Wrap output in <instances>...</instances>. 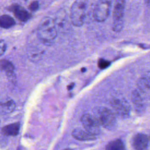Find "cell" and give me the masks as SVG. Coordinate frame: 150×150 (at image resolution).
I'll return each mask as SVG.
<instances>
[{"instance_id":"obj_1","label":"cell","mask_w":150,"mask_h":150,"mask_svg":"<svg viewBox=\"0 0 150 150\" xmlns=\"http://www.w3.org/2000/svg\"><path fill=\"white\" fill-rule=\"evenodd\" d=\"M39 39L45 44H51L57 36V26L55 20L51 17H44L37 28Z\"/></svg>"},{"instance_id":"obj_2","label":"cell","mask_w":150,"mask_h":150,"mask_svg":"<svg viewBox=\"0 0 150 150\" xmlns=\"http://www.w3.org/2000/svg\"><path fill=\"white\" fill-rule=\"evenodd\" d=\"M88 0H75L70 9V18L71 23L77 27L83 25L86 18Z\"/></svg>"},{"instance_id":"obj_3","label":"cell","mask_w":150,"mask_h":150,"mask_svg":"<svg viewBox=\"0 0 150 150\" xmlns=\"http://www.w3.org/2000/svg\"><path fill=\"white\" fill-rule=\"evenodd\" d=\"M94 114L100 125L104 128L111 129L115 127L116 117L111 110L105 107H98L95 108Z\"/></svg>"},{"instance_id":"obj_4","label":"cell","mask_w":150,"mask_h":150,"mask_svg":"<svg viewBox=\"0 0 150 150\" xmlns=\"http://www.w3.org/2000/svg\"><path fill=\"white\" fill-rule=\"evenodd\" d=\"M126 0H115L112 11V30L120 32L124 26V15Z\"/></svg>"},{"instance_id":"obj_5","label":"cell","mask_w":150,"mask_h":150,"mask_svg":"<svg viewBox=\"0 0 150 150\" xmlns=\"http://www.w3.org/2000/svg\"><path fill=\"white\" fill-rule=\"evenodd\" d=\"M112 0H99L94 8V18L98 22L105 21L109 16Z\"/></svg>"},{"instance_id":"obj_6","label":"cell","mask_w":150,"mask_h":150,"mask_svg":"<svg viewBox=\"0 0 150 150\" xmlns=\"http://www.w3.org/2000/svg\"><path fill=\"white\" fill-rule=\"evenodd\" d=\"M81 122L83 128L89 132L97 135L100 131V124L94 115L85 114L81 118Z\"/></svg>"},{"instance_id":"obj_7","label":"cell","mask_w":150,"mask_h":150,"mask_svg":"<svg viewBox=\"0 0 150 150\" xmlns=\"http://www.w3.org/2000/svg\"><path fill=\"white\" fill-rule=\"evenodd\" d=\"M111 106L115 112L118 115L126 117L130 112V106L126 100L123 98H116L111 101Z\"/></svg>"},{"instance_id":"obj_8","label":"cell","mask_w":150,"mask_h":150,"mask_svg":"<svg viewBox=\"0 0 150 150\" xmlns=\"http://www.w3.org/2000/svg\"><path fill=\"white\" fill-rule=\"evenodd\" d=\"M149 142V138L144 134H136L132 138V146L135 150H145Z\"/></svg>"},{"instance_id":"obj_9","label":"cell","mask_w":150,"mask_h":150,"mask_svg":"<svg viewBox=\"0 0 150 150\" xmlns=\"http://www.w3.org/2000/svg\"><path fill=\"white\" fill-rule=\"evenodd\" d=\"M16 18L22 22H27L31 17V14L23 7L19 5H13L10 8Z\"/></svg>"},{"instance_id":"obj_10","label":"cell","mask_w":150,"mask_h":150,"mask_svg":"<svg viewBox=\"0 0 150 150\" xmlns=\"http://www.w3.org/2000/svg\"><path fill=\"white\" fill-rule=\"evenodd\" d=\"M72 136L76 139L81 141H93L96 139V135L89 132L85 129H82L80 128H77L74 129L72 132Z\"/></svg>"},{"instance_id":"obj_11","label":"cell","mask_w":150,"mask_h":150,"mask_svg":"<svg viewBox=\"0 0 150 150\" xmlns=\"http://www.w3.org/2000/svg\"><path fill=\"white\" fill-rule=\"evenodd\" d=\"M20 124L19 122H15L7 125L2 129V132L7 136H16L19 132Z\"/></svg>"},{"instance_id":"obj_12","label":"cell","mask_w":150,"mask_h":150,"mask_svg":"<svg viewBox=\"0 0 150 150\" xmlns=\"http://www.w3.org/2000/svg\"><path fill=\"white\" fill-rule=\"evenodd\" d=\"M15 25V21L9 15L4 14L0 17V26L4 29L11 28Z\"/></svg>"},{"instance_id":"obj_13","label":"cell","mask_w":150,"mask_h":150,"mask_svg":"<svg viewBox=\"0 0 150 150\" xmlns=\"http://www.w3.org/2000/svg\"><path fill=\"white\" fill-rule=\"evenodd\" d=\"M15 107V104L14 101L10 99H5L4 101H1V108L2 111L4 113H9L11 112Z\"/></svg>"},{"instance_id":"obj_14","label":"cell","mask_w":150,"mask_h":150,"mask_svg":"<svg viewBox=\"0 0 150 150\" xmlns=\"http://www.w3.org/2000/svg\"><path fill=\"white\" fill-rule=\"evenodd\" d=\"M106 150H125L123 142L121 139H115L110 142L106 146Z\"/></svg>"},{"instance_id":"obj_15","label":"cell","mask_w":150,"mask_h":150,"mask_svg":"<svg viewBox=\"0 0 150 150\" xmlns=\"http://www.w3.org/2000/svg\"><path fill=\"white\" fill-rule=\"evenodd\" d=\"M132 102L137 109L140 110V109L143 108V106H144L143 98H142L140 93L138 91L135 90L132 93Z\"/></svg>"},{"instance_id":"obj_16","label":"cell","mask_w":150,"mask_h":150,"mask_svg":"<svg viewBox=\"0 0 150 150\" xmlns=\"http://www.w3.org/2000/svg\"><path fill=\"white\" fill-rule=\"evenodd\" d=\"M1 68L6 72V75L14 73V66L9 60L2 59L1 60Z\"/></svg>"},{"instance_id":"obj_17","label":"cell","mask_w":150,"mask_h":150,"mask_svg":"<svg viewBox=\"0 0 150 150\" xmlns=\"http://www.w3.org/2000/svg\"><path fill=\"white\" fill-rule=\"evenodd\" d=\"M143 84L150 90V71L146 72L142 79Z\"/></svg>"},{"instance_id":"obj_18","label":"cell","mask_w":150,"mask_h":150,"mask_svg":"<svg viewBox=\"0 0 150 150\" xmlns=\"http://www.w3.org/2000/svg\"><path fill=\"white\" fill-rule=\"evenodd\" d=\"M110 64V62L105 59H100L98 61V66L101 69H104L108 67Z\"/></svg>"},{"instance_id":"obj_19","label":"cell","mask_w":150,"mask_h":150,"mask_svg":"<svg viewBox=\"0 0 150 150\" xmlns=\"http://www.w3.org/2000/svg\"><path fill=\"white\" fill-rule=\"evenodd\" d=\"M39 4L38 1H32L29 6V8L30 10L32 11H36L39 9Z\"/></svg>"},{"instance_id":"obj_20","label":"cell","mask_w":150,"mask_h":150,"mask_svg":"<svg viewBox=\"0 0 150 150\" xmlns=\"http://www.w3.org/2000/svg\"><path fill=\"white\" fill-rule=\"evenodd\" d=\"M6 49V45L5 43V42L1 39V42H0V53L1 55H2L3 53L5 52Z\"/></svg>"},{"instance_id":"obj_21","label":"cell","mask_w":150,"mask_h":150,"mask_svg":"<svg viewBox=\"0 0 150 150\" xmlns=\"http://www.w3.org/2000/svg\"><path fill=\"white\" fill-rule=\"evenodd\" d=\"M146 2L148 5H150V0H146Z\"/></svg>"},{"instance_id":"obj_22","label":"cell","mask_w":150,"mask_h":150,"mask_svg":"<svg viewBox=\"0 0 150 150\" xmlns=\"http://www.w3.org/2000/svg\"><path fill=\"white\" fill-rule=\"evenodd\" d=\"M149 142H150V137H149Z\"/></svg>"}]
</instances>
